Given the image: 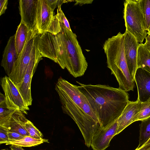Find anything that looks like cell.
<instances>
[{"label": "cell", "mask_w": 150, "mask_h": 150, "mask_svg": "<svg viewBox=\"0 0 150 150\" xmlns=\"http://www.w3.org/2000/svg\"><path fill=\"white\" fill-rule=\"evenodd\" d=\"M55 89L59 96L63 112L76 124L85 145L89 148L93 137L102 128L88 100L77 86L61 77L58 79Z\"/></svg>", "instance_id": "6da1fadb"}, {"label": "cell", "mask_w": 150, "mask_h": 150, "mask_svg": "<svg viewBox=\"0 0 150 150\" xmlns=\"http://www.w3.org/2000/svg\"><path fill=\"white\" fill-rule=\"evenodd\" d=\"M77 87L86 97L102 128L116 121L129 101L127 92L107 85L84 84Z\"/></svg>", "instance_id": "7a4b0ae2"}, {"label": "cell", "mask_w": 150, "mask_h": 150, "mask_svg": "<svg viewBox=\"0 0 150 150\" xmlns=\"http://www.w3.org/2000/svg\"><path fill=\"white\" fill-rule=\"evenodd\" d=\"M103 49L106 55L107 67L116 78L119 88L126 92L133 91L134 82L130 74L125 57L124 34L119 32L105 42Z\"/></svg>", "instance_id": "3957f363"}, {"label": "cell", "mask_w": 150, "mask_h": 150, "mask_svg": "<svg viewBox=\"0 0 150 150\" xmlns=\"http://www.w3.org/2000/svg\"><path fill=\"white\" fill-rule=\"evenodd\" d=\"M60 25L62 29L58 34L61 43L63 69L66 68L75 78L81 76L86 70L88 63L77 36L72 30Z\"/></svg>", "instance_id": "277c9868"}, {"label": "cell", "mask_w": 150, "mask_h": 150, "mask_svg": "<svg viewBox=\"0 0 150 150\" xmlns=\"http://www.w3.org/2000/svg\"><path fill=\"white\" fill-rule=\"evenodd\" d=\"M40 34L38 30H30L24 47L8 76L16 86L22 81L29 65L37 59L42 57L39 48Z\"/></svg>", "instance_id": "5b68a950"}, {"label": "cell", "mask_w": 150, "mask_h": 150, "mask_svg": "<svg viewBox=\"0 0 150 150\" xmlns=\"http://www.w3.org/2000/svg\"><path fill=\"white\" fill-rule=\"evenodd\" d=\"M124 5L126 30L134 35L140 44L142 43L147 33L140 0H126Z\"/></svg>", "instance_id": "8992f818"}, {"label": "cell", "mask_w": 150, "mask_h": 150, "mask_svg": "<svg viewBox=\"0 0 150 150\" xmlns=\"http://www.w3.org/2000/svg\"><path fill=\"white\" fill-rule=\"evenodd\" d=\"M39 48L43 57L52 60L63 69L61 43L58 34L54 35L45 32L40 34Z\"/></svg>", "instance_id": "52a82bcc"}, {"label": "cell", "mask_w": 150, "mask_h": 150, "mask_svg": "<svg viewBox=\"0 0 150 150\" xmlns=\"http://www.w3.org/2000/svg\"><path fill=\"white\" fill-rule=\"evenodd\" d=\"M1 86L5 93L7 108L19 110L28 114L30 109L25 102L17 87L8 76H5L1 79Z\"/></svg>", "instance_id": "ba28073f"}, {"label": "cell", "mask_w": 150, "mask_h": 150, "mask_svg": "<svg viewBox=\"0 0 150 150\" xmlns=\"http://www.w3.org/2000/svg\"><path fill=\"white\" fill-rule=\"evenodd\" d=\"M124 34V51L128 70L132 79L137 69V57L139 43L129 32L125 31Z\"/></svg>", "instance_id": "9c48e42d"}, {"label": "cell", "mask_w": 150, "mask_h": 150, "mask_svg": "<svg viewBox=\"0 0 150 150\" xmlns=\"http://www.w3.org/2000/svg\"><path fill=\"white\" fill-rule=\"evenodd\" d=\"M38 0H20L19 9L21 21L27 26L30 30H38L37 18Z\"/></svg>", "instance_id": "30bf717a"}, {"label": "cell", "mask_w": 150, "mask_h": 150, "mask_svg": "<svg viewBox=\"0 0 150 150\" xmlns=\"http://www.w3.org/2000/svg\"><path fill=\"white\" fill-rule=\"evenodd\" d=\"M117 120L108 127L102 128L93 137L91 146L93 150H105L110 146V142L116 135Z\"/></svg>", "instance_id": "8fae6325"}, {"label": "cell", "mask_w": 150, "mask_h": 150, "mask_svg": "<svg viewBox=\"0 0 150 150\" xmlns=\"http://www.w3.org/2000/svg\"><path fill=\"white\" fill-rule=\"evenodd\" d=\"M42 57H39L32 62L28 66L22 82L16 87L26 104L28 106L32 105L31 85L32 77L38 64Z\"/></svg>", "instance_id": "7c38bea8"}, {"label": "cell", "mask_w": 150, "mask_h": 150, "mask_svg": "<svg viewBox=\"0 0 150 150\" xmlns=\"http://www.w3.org/2000/svg\"><path fill=\"white\" fill-rule=\"evenodd\" d=\"M141 102L138 99L135 101H129L117 120L118 124L116 135L132 123L135 122Z\"/></svg>", "instance_id": "4fadbf2b"}, {"label": "cell", "mask_w": 150, "mask_h": 150, "mask_svg": "<svg viewBox=\"0 0 150 150\" xmlns=\"http://www.w3.org/2000/svg\"><path fill=\"white\" fill-rule=\"evenodd\" d=\"M53 12L47 0H38L37 28L40 34L46 32L54 16Z\"/></svg>", "instance_id": "5bb4252c"}, {"label": "cell", "mask_w": 150, "mask_h": 150, "mask_svg": "<svg viewBox=\"0 0 150 150\" xmlns=\"http://www.w3.org/2000/svg\"><path fill=\"white\" fill-rule=\"evenodd\" d=\"M134 80L137 88V99L141 102L150 98V74L140 68L137 69Z\"/></svg>", "instance_id": "9a60e30c"}, {"label": "cell", "mask_w": 150, "mask_h": 150, "mask_svg": "<svg viewBox=\"0 0 150 150\" xmlns=\"http://www.w3.org/2000/svg\"><path fill=\"white\" fill-rule=\"evenodd\" d=\"M18 58L15 43V35L11 36L4 49L1 65L9 76L13 70L15 62Z\"/></svg>", "instance_id": "2e32d148"}, {"label": "cell", "mask_w": 150, "mask_h": 150, "mask_svg": "<svg viewBox=\"0 0 150 150\" xmlns=\"http://www.w3.org/2000/svg\"><path fill=\"white\" fill-rule=\"evenodd\" d=\"M28 120L21 111L16 110L10 120L9 130L24 136H29L25 127V125Z\"/></svg>", "instance_id": "e0dca14e"}, {"label": "cell", "mask_w": 150, "mask_h": 150, "mask_svg": "<svg viewBox=\"0 0 150 150\" xmlns=\"http://www.w3.org/2000/svg\"><path fill=\"white\" fill-rule=\"evenodd\" d=\"M30 30L22 21L18 27L15 35V43L18 58L22 51Z\"/></svg>", "instance_id": "ac0fdd59"}, {"label": "cell", "mask_w": 150, "mask_h": 150, "mask_svg": "<svg viewBox=\"0 0 150 150\" xmlns=\"http://www.w3.org/2000/svg\"><path fill=\"white\" fill-rule=\"evenodd\" d=\"M137 69L140 68L150 74V51L144 44H139L137 50Z\"/></svg>", "instance_id": "d6986e66"}, {"label": "cell", "mask_w": 150, "mask_h": 150, "mask_svg": "<svg viewBox=\"0 0 150 150\" xmlns=\"http://www.w3.org/2000/svg\"><path fill=\"white\" fill-rule=\"evenodd\" d=\"M141 121L138 149L141 147L150 138V117Z\"/></svg>", "instance_id": "ffe728a7"}, {"label": "cell", "mask_w": 150, "mask_h": 150, "mask_svg": "<svg viewBox=\"0 0 150 150\" xmlns=\"http://www.w3.org/2000/svg\"><path fill=\"white\" fill-rule=\"evenodd\" d=\"M47 141L48 140L46 139H37L28 136H25L21 139L9 142L6 144L13 145L24 147H30L36 146L44 142H47Z\"/></svg>", "instance_id": "44dd1931"}, {"label": "cell", "mask_w": 150, "mask_h": 150, "mask_svg": "<svg viewBox=\"0 0 150 150\" xmlns=\"http://www.w3.org/2000/svg\"><path fill=\"white\" fill-rule=\"evenodd\" d=\"M16 110L0 106V127L9 130L10 120Z\"/></svg>", "instance_id": "7402d4cb"}, {"label": "cell", "mask_w": 150, "mask_h": 150, "mask_svg": "<svg viewBox=\"0 0 150 150\" xmlns=\"http://www.w3.org/2000/svg\"><path fill=\"white\" fill-rule=\"evenodd\" d=\"M150 117V98L145 102H142L135 121H142Z\"/></svg>", "instance_id": "603a6c76"}, {"label": "cell", "mask_w": 150, "mask_h": 150, "mask_svg": "<svg viewBox=\"0 0 150 150\" xmlns=\"http://www.w3.org/2000/svg\"><path fill=\"white\" fill-rule=\"evenodd\" d=\"M147 31L150 28V0H140Z\"/></svg>", "instance_id": "cb8c5ba5"}, {"label": "cell", "mask_w": 150, "mask_h": 150, "mask_svg": "<svg viewBox=\"0 0 150 150\" xmlns=\"http://www.w3.org/2000/svg\"><path fill=\"white\" fill-rule=\"evenodd\" d=\"M25 127L30 136L37 139H43L42 133L30 121L28 120L25 125Z\"/></svg>", "instance_id": "d4e9b609"}, {"label": "cell", "mask_w": 150, "mask_h": 150, "mask_svg": "<svg viewBox=\"0 0 150 150\" xmlns=\"http://www.w3.org/2000/svg\"><path fill=\"white\" fill-rule=\"evenodd\" d=\"M61 29L59 20L56 14L53 16L46 32H49L53 35H56L61 32Z\"/></svg>", "instance_id": "484cf974"}, {"label": "cell", "mask_w": 150, "mask_h": 150, "mask_svg": "<svg viewBox=\"0 0 150 150\" xmlns=\"http://www.w3.org/2000/svg\"><path fill=\"white\" fill-rule=\"evenodd\" d=\"M61 4L57 6V15L60 24L64 25L67 28L71 31L69 23L61 9Z\"/></svg>", "instance_id": "4316f807"}, {"label": "cell", "mask_w": 150, "mask_h": 150, "mask_svg": "<svg viewBox=\"0 0 150 150\" xmlns=\"http://www.w3.org/2000/svg\"><path fill=\"white\" fill-rule=\"evenodd\" d=\"M8 135L9 142L21 139L25 136L17 132L9 130L8 132Z\"/></svg>", "instance_id": "83f0119b"}, {"label": "cell", "mask_w": 150, "mask_h": 150, "mask_svg": "<svg viewBox=\"0 0 150 150\" xmlns=\"http://www.w3.org/2000/svg\"><path fill=\"white\" fill-rule=\"evenodd\" d=\"M8 130L0 127V144H6L9 142L8 132Z\"/></svg>", "instance_id": "f1b7e54d"}, {"label": "cell", "mask_w": 150, "mask_h": 150, "mask_svg": "<svg viewBox=\"0 0 150 150\" xmlns=\"http://www.w3.org/2000/svg\"><path fill=\"white\" fill-rule=\"evenodd\" d=\"M8 0H0V16L4 13L7 8Z\"/></svg>", "instance_id": "f546056e"}, {"label": "cell", "mask_w": 150, "mask_h": 150, "mask_svg": "<svg viewBox=\"0 0 150 150\" xmlns=\"http://www.w3.org/2000/svg\"><path fill=\"white\" fill-rule=\"evenodd\" d=\"M47 1L49 6L53 11L57 5L58 6L59 4H61V3H63V2H60L61 1V0H47Z\"/></svg>", "instance_id": "4dcf8cb0"}, {"label": "cell", "mask_w": 150, "mask_h": 150, "mask_svg": "<svg viewBox=\"0 0 150 150\" xmlns=\"http://www.w3.org/2000/svg\"><path fill=\"white\" fill-rule=\"evenodd\" d=\"M0 106L7 107L5 95L1 92L0 93Z\"/></svg>", "instance_id": "1f68e13d"}, {"label": "cell", "mask_w": 150, "mask_h": 150, "mask_svg": "<svg viewBox=\"0 0 150 150\" xmlns=\"http://www.w3.org/2000/svg\"><path fill=\"white\" fill-rule=\"evenodd\" d=\"M93 0H75L74 1L76 2L75 5H79L82 6L83 4H91Z\"/></svg>", "instance_id": "d6a6232c"}, {"label": "cell", "mask_w": 150, "mask_h": 150, "mask_svg": "<svg viewBox=\"0 0 150 150\" xmlns=\"http://www.w3.org/2000/svg\"><path fill=\"white\" fill-rule=\"evenodd\" d=\"M145 42L144 44L145 47L150 51V34L145 38Z\"/></svg>", "instance_id": "836d02e7"}, {"label": "cell", "mask_w": 150, "mask_h": 150, "mask_svg": "<svg viewBox=\"0 0 150 150\" xmlns=\"http://www.w3.org/2000/svg\"><path fill=\"white\" fill-rule=\"evenodd\" d=\"M11 150H25L22 146L11 145L10 147Z\"/></svg>", "instance_id": "e575fe53"}, {"label": "cell", "mask_w": 150, "mask_h": 150, "mask_svg": "<svg viewBox=\"0 0 150 150\" xmlns=\"http://www.w3.org/2000/svg\"><path fill=\"white\" fill-rule=\"evenodd\" d=\"M150 149V144L138 149L137 148L135 150H149Z\"/></svg>", "instance_id": "d590c367"}, {"label": "cell", "mask_w": 150, "mask_h": 150, "mask_svg": "<svg viewBox=\"0 0 150 150\" xmlns=\"http://www.w3.org/2000/svg\"><path fill=\"white\" fill-rule=\"evenodd\" d=\"M150 144V138L141 147Z\"/></svg>", "instance_id": "8d00e7d4"}, {"label": "cell", "mask_w": 150, "mask_h": 150, "mask_svg": "<svg viewBox=\"0 0 150 150\" xmlns=\"http://www.w3.org/2000/svg\"><path fill=\"white\" fill-rule=\"evenodd\" d=\"M147 34H150V28L147 30Z\"/></svg>", "instance_id": "74e56055"}, {"label": "cell", "mask_w": 150, "mask_h": 150, "mask_svg": "<svg viewBox=\"0 0 150 150\" xmlns=\"http://www.w3.org/2000/svg\"><path fill=\"white\" fill-rule=\"evenodd\" d=\"M1 150H6V149H4Z\"/></svg>", "instance_id": "f35d334b"}, {"label": "cell", "mask_w": 150, "mask_h": 150, "mask_svg": "<svg viewBox=\"0 0 150 150\" xmlns=\"http://www.w3.org/2000/svg\"><path fill=\"white\" fill-rule=\"evenodd\" d=\"M149 150H150V149Z\"/></svg>", "instance_id": "ab89813d"}]
</instances>
